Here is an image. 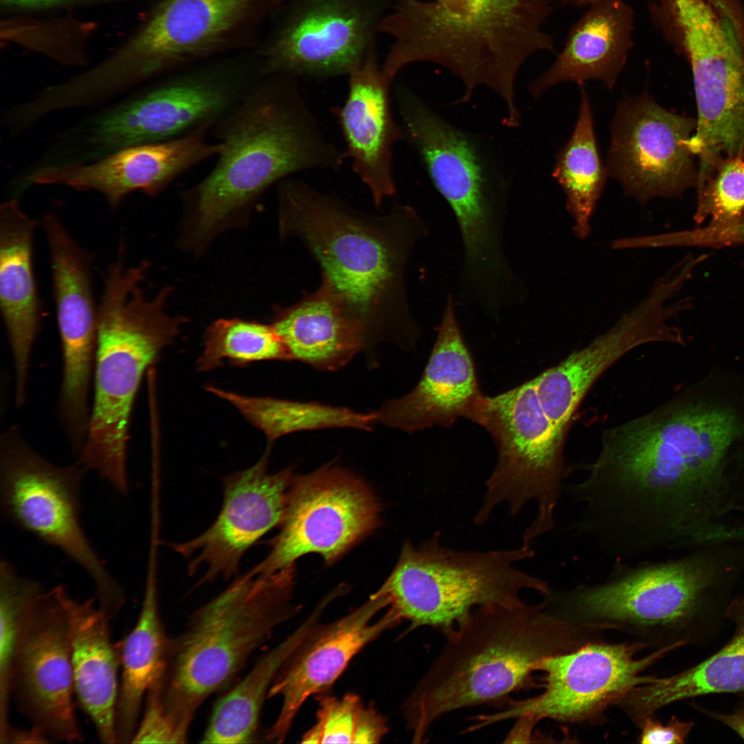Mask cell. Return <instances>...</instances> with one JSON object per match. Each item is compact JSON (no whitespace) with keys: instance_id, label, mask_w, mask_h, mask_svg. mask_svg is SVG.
Here are the masks:
<instances>
[{"instance_id":"obj_1","label":"cell","mask_w":744,"mask_h":744,"mask_svg":"<svg viewBox=\"0 0 744 744\" xmlns=\"http://www.w3.org/2000/svg\"><path fill=\"white\" fill-rule=\"evenodd\" d=\"M580 495L620 538L661 548L731 538L744 512V414L698 386L605 431Z\"/></svg>"},{"instance_id":"obj_2","label":"cell","mask_w":744,"mask_h":744,"mask_svg":"<svg viewBox=\"0 0 744 744\" xmlns=\"http://www.w3.org/2000/svg\"><path fill=\"white\" fill-rule=\"evenodd\" d=\"M279 230L300 241L318 263L322 283L344 312L364 329L367 344L382 339L413 344L406 270L428 234L411 206L395 204L382 216L365 214L303 180L278 183Z\"/></svg>"},{"instance_id":"obj_3","label":"cell","mask_w":744,"mask_h":744,"mask_svg":"<svg viewBox=\"0 0 744 744\" xmlns=\"http://www.w3.org/2000/svg\"><path fill=\"white\" fill-rule=\"evenodd\" d=\"M298 78L266 75L214 125L222 145L209 173L185 194V243L199 251L273 184L307 169H339L347 154L325 137Z\"/></svg>"},{"instance_id":"obj_4","label":"cell","mask_w":744,"mask_h":744,"mask_svg":"<svg viewBox=\"0 0 744 744\" xmlns=\"http://www.w3.org/2000/svg\"><path fill=\"white\" fill-rule=\"evenodd\" d=\"M604 631L565 621L543 601L476 608L451 633L404 704L414 743L424 742L445 714L482 705H504L533 685L543 659L603 640Z\"/></svg>"},{"instance_id":"obj_5","label":"cell","mask_w":744,"mask_h":744,"mask_svg":"<svg viewBox=\"0 0 744 744\" xmlns=\"http://www.w3.org/2000/svg\"><path fill=\"white\" fill-rule=\"evenodd\" d=\"M119 249L98 309L90 422L76 461L118 493L129 491L127 448L135 398L145 371L171 344L183 319L164 311L167 287L149 300L141 288L149 263L125 265Z\"/></svg>"},{"instance_id":"obj_6","label":"cell","mask_w":744,"mask_h":744,"mask_svg":"<svg viewBox=\"0 0 744 744\" xmlns=\"http://www.w3.org/2000/svg\"><path fill=\"white\" fill-rule=\"evenodd\" d=\"M293 570L236 577L200 607L171 642L161 691L167 711L189 727L199 706L239 672L251 654L296 612Z\"/></svg>"},{"instance_id":"obj_7","label":"cell","mask_w":744,"mask_h":744,"mask_svg":"<svg viewBox=\"0 0 744 744\" xmlns=\"http://www.w3.org/2000/svg\"><path fill=\"white\" fill-rule=\"evenodd\" d=\"M615 562L603 581L551 590L544 597L547 610L572 623L626 633L646 648L685 645L681 632L724 573L721 557L712 551L632 566Z\"/></svg>"},{"instance_id":"obj_8","label":"cell","mask_w":744,"mask_h":744,"mask_svg":"<svg viewBox=\"0 0 744 744\" xmlns=\"http://www.w3.org/2000/svg\"><path fill=\"white\" fill-rule=\"evenodd\" d=\"M436 532L419 546L406 541L398 561L375 592L411 628L428 626L448 635L477 608L517 606L525 601L523 590L544 596L551 592L544 580L515 568L535 552L515 549L459 551L441 545Z\"/></svg>"},{"instance_id":"obj_9","label":"cell","mask_w":744,"mask_h":744,"mask_svg":"<svg viewBox=\"0 0 744 744\" xmlns=\"http://www.w3.org/2000/svg\"><path fill=\"white\" fill-rule=\"evenodd\" d=\"M395 96L406 138L455 218L462 245L460 276L476 285L504 279L512 269L504 247L505 198L477 147L409 89L397 87Z\"/></svg>"},{"instance_id":"obj_10","label":"cell","mask_w":744,"mask_h":744,"mask_svg":"<svg viewBox=\"0 0 744 744\" xmlns=\"http://www.w3.org/2000/svg\"><path fill=\"white\" fill-rule=\"evenodd\" d=\"M473 422L489 432L498 451L474 523L483 526L499 504L506 502L515 516L535 501L536 515L522 535V544L531 546L555 525L568 474L563 456L565 437L545 413L535 378L494 397L483 395Z\"/></svg>"},{"instance_id":"obj_11","label":"cell","mask_w":744,"mask_h":744,"mask_svg":"<svg viewBox=\"0 0 744 744\" xmlns=\"http://www.w3.org/2000/svg\"><path fill=\"white\" fill-rule=\"evenodd\" d=\"M87 470L60 465L37 452L14 424L0 436V510L6 521L58 548L88 575L99 606L114 619L125 591L90 541L81 522Z\"/></svg>"},{"instance_id":"obj_12","label":"cell","mask_w":744,"mask_h":744,"mask_svg":"<svg viewBox=\"0 0 744 744\" xmlns=\"http://www.w3.org/2000/svg\"><path fill=\"white\" fill-rule=\"evenodd\" d=\"M264 76L253 54L198 65L172 75L136 99L101 116L89 136L90 156L162 142L214 125Z\"/></svg>"},{"instance_id":"obj_13","label":"cell","mask_w":744,"mask_h":744,"mask_svg":"<svg viewBox=\"0 0 744 744\" xmlns=\"http://www.w3.org/2000/svg\"><path fill=\"white\" fill-rule=\"evenodd\" d=\"M690 63L697 106L688 145L699 169L744 157V50L732 25L703 0H661Z\"/></svg>"},{"instance_id":"obj_14","label":"cell","mask_w":744,"mask_h":744,"mask_svg":"<svg viewBox=\"0 0 744 744\" xmlns=\"http://www.w3.org/2000/svg\"><path fill=\"white\" fill-rule=\"evenodd\" d=\"M286 0H160L138 32L110 57L134 84L248 48Z\"/></svg>"},{"instance_id":"obj_15","label":"cell","mask_w":744,"mask_h":744,"mask_svg":"<svg viewBox=\"0 0 744 744\" xmlns=\"http://www.w3.org/2000/svg\"><path fill=\"white\" fill-rule=\"evenodd\" d=\"M676 643L637 657L646 648L632 642L588 643L566 653L547 657L537 665L542 672L543 692L533 697L509 700L502 711L474 718L478 730L506 720L530 716L537 722L550 719L562 723L596 724L606 719V712L637 686L656 676L643 672L670 652Z\"/></svg>"},{"instance_id":"obj_16","label":"cell","mask_w":744,"mask_h":744,"mask_svg":"<svg viewBox=\"0 0 744 744\" xmlns=\"http://www.w3.org/2000/svg\"><path fill=\"white\" fill-rule=\"evenodd\" d=\"M394 0H286L256 53L266 75H349L375 50Z\"/></svg>"},{"instance_id":"obj_17","label":"cell","mask_w":744,"mask_h":744,"mask_svg":"<svg viewBox=\"0 0 744 744\" xmlns=\"http://www.w3.org/2000/svg\"><path fill=\"white\" fill-rule=\"evenodd\" d=\"M380 513L369 486L345 469L328 464L294 475L271 549L249 571L269 575L293 570L309 553L331 564L379 526Z\"/></svg>"},{"instance_id":"obj_18","label":"cell","mask_w":744,"mask_h":744,"mask_svg":"<svg viewBox=\"0 0 744 744\" xmlns=\"http://www.w3.org/2000/svg\"><path fill=\"white\" fill-rule=\"evenodd\" d=\"M691 277L688 267L674 265L612 327L535 378L542 408L561 435L566 436L575 411L598 378L628 351L655 342L684 344L681 330L670 322L690 307L691 298L668 302Z\"/></svg>"},{"instance_id":"obj_19","label":"cell","mask_w":744,"mask_h":744,"mask_svg":"<svg viewBox=\"0 0 744 744\" xmlns=\"http://www.w3.org/2000/svg\"><path fill=\"white\" fill-rule=\"evenodd\" d=\"M20 712L51 742H81L74 694L68 620L55 588H43L21 619L11 677Z\"/></svg>"},{"instance_id":"obj_20","label":"cell","mask_w":744,"mask_h":744,"mask_svg":"<svg viewBox=\"0 0 744 744\" xmlns=\"http://www.w3.org/2000/svg\"><path fill=\"white\" fill-rule=\"evenodd\" d=\"M696 120L676 114L646 92L621 101L610 125L606 169L626 196L645 205L696 186L688 141Z\"/></svg>"},{"instance_id":"obj_21","label":"cell","mask_w":744,"mask_h":744,"mask_svg":"<svg viewBox=\"0 0 744 744\" xmlns=\"http://www.w3.org/2000/svg\"><path fill=\"white\" fill-rule=\"evenodd\" d=\"M269 453L267 449L252 466L224 479L221 509L207 530L192 539L171 544L188 560L189 575H194L203 566L206 568L199 583L219 576L225 579L236 576L244 554L279 526L293 469L269 473Z\"/></svg>"},{"instance_id":"obj_22","label":"cell","mask_w":744,"mask_h":744,"mask_svg":"<svg viewBox=\"0 0 744 744\" xmlns=\"http://www.w3.org/2000/svg\"><path fill=\"white\" fill-rule=\"evenodd\" d=\"M376 593L360 607L336 621L313 625L298 642L278 670L268 698L280 696L279 714L266 732L270 742L286 738L302 705L310 696L323 693L339 678L352 659L368 643L402 621Z\"/></svg>"},{"instance_id":"obj_23","label":"cell","mask_w":744,"mask_h":744,"mask_svg":"<svg viewBox=\"0 0 744 744\" xmlns=\"http://www.w3.org/2000/svg\"><path fill=\"white\" fill-rule=\"evenodd\" d=\"M211 127L207 123L172 140L127 146L87 164L42 167L27 176L25 183L99 192L116 207L134 191L160 192L185 171L217 156L222 146L207 141Z\"/></svg>"},{"instance_id":"obj_24","label":"cell","mask_w":744,"mask_h":744,"mask_svg":"<svg viewBox=\"0 0 744 744\" xmlns=\"http://www.w3.org/2000/svg\"><path fill=\"white\" fill-rule=\"evenodd\" d=\"M453 294L446 299L437 338L417 384L407 395L374 411L378 423L408 433L458 418L473 422L480 392L471 353L456 316Z\"/></svg>"},{"instance_id":"obj_25","label":"cell","mask_w":744,"mask_h":744,"mask_svg":"<svg viewBox=\"0 0 744 744\" xmlns=\"http://www.w3.org/2000/svg\"><path fill=\"white\" fill-rule=\"evenodd\" d=\"M347 100L333 111L347 145L353 172L370 191L375 205L396 194L393 174V147L406 138L394 120L389 85L385 81L376 49L349 75Z\"/></svg>"},{"instance_id":"obj_26","label":"cell","mask_w":744,"mask_h":744,"mask_svg":"<svg viewBox=\"0 0 744 744\" xmlns=\"http://www.w3.org/2000/svg\"><path fill=\"white\" fill-rule=\"evenodd\" d=\"M554 0H423L420 17L435 39L471 52L502 54L534 41Z\"/></svg>"},{"instance_id":"obj_27","label":"cell","mask_w":744,"mask_h":744,"mask_svg":"<svg viewBox=\"0 0 744 744\" xmlns=\"http://www.w3.org/2000/svg\"><path fill=\"white\" fill-rule=\"evenodd\" d=\"M37 221L17 199L0 207V307L11 351L14 398L22 408L27 398L30 359L41 329V304L32 251Z\"/></svg>"},{"instance_id":"obj_28","label":"cell","mask_w":744,"mask_h":744,"mask_svg":"<svg viewBox=\"0 0 744 744\" xmlns=\"http://www.w3.org/2000/svg\"><path fill=\"white\" fill-rule=\"evenodd\" d=\"M54 588L68 620L74 694L99 740L116 743L115 714L121 655L119 645L111 639L110 620L95 597L79 601L64 585Z\"/></svg>"},{"instance_id":"obj_29","label":"cell","mask_w":744,"mask_h":744,"mask_svg":"<svg viewBox=\"0 0 744 744\" xmlns=\"http://www.w3.org/2000/svg\"><path fill=\"white\" fill-rule=\"evenodd\" d=\"M587 8L555 62L529 85L534 97L566 81L581 86L596 79L613 88L634 45V12L623 0H597Z\"/></svg>"},{"instance_id":"obj_30","label":"cell","mask_w":744,"mask_h":744,"mask_svg":"<svg viewBox=\"0 0 744 744\" xmlns=\"http://www.w3.org/2000/svg\"><path fill=\"white\" fill-rule=\"evenodd\" d=\"M43 225L62 358L71 364H85L94 359L97 341L98 309L92 287L91 258L56 215H46Z\"/></svg>"},{"instance_id":"obj_31","label":"cell","mask_w":744,"mask_h":744,"mask_svg":"<svg viewBox=\"0 0 744 744\" xmlns=\"http://www.w3.org/2000/svg\"><path fill=\"white\" fill-rule=\"evenodd\" d=\"M273 325L292 360L321 371L342 369L367 345L363 327L322 284L297 303L276 309Z\"/></svg>"},{"instance_id":"obj_32","label":"cell","mask_w":744,"mask_h":744,"mask_svg":"<svg viewBox=\"0 0 744 744\" xmlns=\"http://www.w3.org/2000/svg\"><path fill=\"white\" fill-rule=\"evenodd\" d=\"M725 616L735 627L729 642L705 661L682 672L656 677L633 688L617 706L637 726L661 709L702 695L744 690V595L727 606Z\"/></svg>"},{"instance_id":"obj_33","label":"cell","mask_w":744,"mask_h":744,"mask_svg":"<svg viewBox=\"0 0 744 744\" xmlns=\"http://www.w3.org/2000/svg\"><path fill=\"white\" fill-rule=\"evenodd\" d=\"M170 646L160 616L156 567L149 566L137 621L119 645L121 676L115 714L116 743H132L143 699L166 672Z\"/></svg>"},{"instance_id":"obj_34","label":"cell","mask_w":744,"mask_h":744,"mask_svg":"<svg viewBox=\"0 0 744 744\" xmlns=\"http://www.w3.org/2000/svg\"><path fill=\"white\" fill-rule=\"evenodd\" d=\"M316 619L311 617L281 643L261 656L247 675L218 701L201 743L254 741L262 707L278 670Z\"/></svg>"},{"instance_id":"obj_35","label":"cell","mask_w":744,"mask_h":744,"mask_svg":"<svg viewBox=\"0 0 744 744\" xmlns=\"http://www.w3.org/2000/svg\"><path fill=\"white\" fill-rule=\"evenodd\" d=\"M552 176L566 195L575 234L585 239L591 231V218L608 175L598 149L590 100L582 86L577 120L568 141L557 155Z\"/></svg>"},{"instance_id":"obj_36","label":"cell","mask_w":744,"mask_h":744,"mask_svg":"<svg viewBox=\"0 0 744 744\" xmlns=\"http://www.w3.org/2000/svg\"><path fill=\"white\" fill-rule=\"evenodd\" d=\"M207 390L236 407L269 443L295 432L330 428L371 431L378 424L374 411L358 413L318 402L249 397L212 386Z\"/></svg>"},{"instance_id":"obj_37","label":"cell","mask_w":744,"mask_h":744,"mask_svg":"<svg viewBox=\"0 0 744 744\" xmlns=\"http://www.w3.org/2000/svg\"><path fill=\"white\" fill-rule=\"evenodd\" d=\"M224 360L245 364L262 360H289L291 357L273 325L239 319H220L207 329L199 371L220 367Z\"/></svg>"},{"instance_id":"obj_38","label":"cell","mask_w":744,"mask_h":744,"mask_svg":"<svg viewBox=\"0 0 744 744\" xmlns=\"http://www.w3.org/2000/svg\"><path fill=\"white\" fill-rule=\"evenodd\" d=\"M44 586L21 575L7 559L0 561V739L6 738L12 697L13 658L23 612Z\"/></svg>"},{"instance_id":"obj_39","label":"cell","mask_w":744,"mask_h":744,"mask_svg":"<svg viewBox=\"0 0 744 744\" xmlns=\"http://www.w3.org/2000/svg\"><path fill=\"white\" fill-rule=\"evenodd\" d=\"M697 189L696 227L706 220L707 225H723L739 218L744 213V157L720 159Z\"/></svg>"},{"instance_id":"obj_40","label":"cell","mask_w":744,"mask_h":744,"mask_svg":"<svg viewBox=\"0 0 744 744\" xmlns=\"http://www.w3.org/2000/svg\"><path fill=\"white\" fill-rule=\"evenodd\" d=\"M317 720L302 736L303 743H353L360 709V697L347 694L342 698H319Z\"/></svg>"},{"instance_id":"obj_41","label":"cell","mask_w":744,"mask_h":744,"mask_svg":"<svg viewBox=\"0 0 744 744\" xmlns=\"http://www.w3.org/2000/svg\"><path fill=\"white\" fill-rule=\"evenodd\" d=\"M160 681L145 696L144 711L132 741L133 743H182L187 741L188 730L179 725L164 706Z\"/></svg>"},{"instance_id":"obj_42","label":"cell","mask_w":744,"mask_h":744,"mask_svg":"<svg viewBox=\"0 0 744 744\" xmlns=\"http://www.w3.org/2000/svg\"><path fill=\"white\" fill-rule=\"evenodd\" d=\"M694 725L693 721H683L672 716L664 724L655 716L645 719L640 725L638 743L641 744H682Z\"/></svg>"},{"instance_id":"obj_43","label":"cell","mask_w":744,"mask_h":744,"mask_svg":"<svg viewBox=\"0 0 744 744\" xmlns=\"http://www.w3.org/2000/svg\"><path fill=\"white\" fill-rule=\"evenodd\" d=\"M388 731L385 719L372 706L362 705L353 743H378Z\"/></svg>"},{"instance_id":"obj_44","label":"cell","mask_w":744,"mask_h":744,"mask_svg":"<svg viewBox=\"0 0 744 744\" xmlns=\"http://www.w3.org/2000/svg\"><path fill=\"white\" fill-rule=\"evenodd\" d=\"M52 743L46 734L39 727L32 725L28 729L14 727L11 725L6 740L8 743Z\"/></svg>"},{"instance_id":"obj_45","label":"cell","mask_w":744,"mask_h":744,"mask_svg":"<svg viewBox=\"0 0 744 744\" xmlns=\"http://www.w3.org/2000/svg\"><path fill=\"white\" fill-rule=\"evenodd\" d=\"M506 736L505 743H531L537 721L530 716H521Z\"/></svg>"},{"instance_id":"obj_46","label":"cell","mask_w":744,"mask_h":744,"mask_svg":"<svg viewBox=\"0 0 744 744\" xmlns=\"http://www.w3.org/2000/svg\"><path fill=\"white\" fill-rule=\"evenodd\" d=\"M699 710L727 726L744 740V705L738 707L730 714H721L701 708Z\"/></svg>"},{"instance_id":"obj_47","label":"cell","mask_w":744,"mask_h":744,"mask_svg":"<svg viewBox=\"0 0 744 744\" xmlns=\"http://www.w3.org/2000/svg\"><path fill=\"white\" fill-rule=\"evenodd\" d=\"M61 1L63 0H1V2L10 6L34 8L54 5Z\"/></svg>"},{"instance_id":"obj_48","label":"cell","mask_w":744,"mask_h":744,"mask_svg":"<svg viewBox=\"0 0 744 744\" xmlns=\"http://www.w3.org/2000/svg\"><path fill=\"white\" fill-rule=\"evenodd\" d=\"M504 125H505V124H504ZM518 126H519V125H518ZM507 127H508V126H507Z\"/></svg>"}]
</instances>
